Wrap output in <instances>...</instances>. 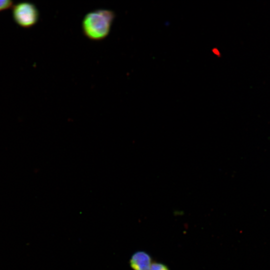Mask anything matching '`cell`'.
I'll return each instance as SVG.
<instances>
[{"label": "cell", "instance_id": "cell-2", "mask_svg": "<svg viewBox=\"0 0 270 270\" xmlns=\"http://www.w3.org/2000/svg\"><path fill=\"white\" fill-rule=\"evenodd\" d=\"M12 18L16 23L24 28L35 25L39 20V12L36 5L28 2H22L12 7Z\"/></svg>", "mask_w": 270, "mask_h": 270}, {"label": "cell", "instance_id": "cell-5", "mask_svg": "<svg viewBox=\"0 0 270 270\" xmlns=\"http://www.w3.org/2000/svg\"><path fill=\"white\" fill-rule=\"evenodd\" d=\"M13 2L10 0H0V12L5 10L12 8Z\"/></svg>", "mask_w": 270, "mask_h": 270}, {"label": "cell", "instance_id": "cell-6", "mask_svg": "<svg viewBox=\"0 0 270 270\" xmlns=\"http://www.w3.org/2000/svg\"><path fill=\"white\" fill-rule=\"evenodd\" d=\"M213 53L215 54L216 56H220V54L219 52V50L216 48H214L212 50Z\"/></svg>", "mask_w": 270, "mask_h": 270}, {"label": "cell", "instance_id": "cell-4", "mask_svg": "<svg viewBox=\"0 0 270 270\" xmlns=\"http://www.w3.org/2000/svg\"><path fill=\"white\" fill-rule=\"evenodd\" d=\"M150 270H170L165 264L158 262H153Z\"/></svg>", "mask_w": 270, "mask_h": 270}, {"label": "cell", "instance_id": "cell-1", "mask_svg": "<svg viewBox=\"0 0 270 270\" xmlns=\"http://www.w3.org/2000/svg\"><path fill=\"white\" fill-rule=\"evenodd\" d=\"M115 16V13L108 9H98L88 12L82 24L84 36L92 40L104 39L110 31Z\"/></svg>", "mask_w": 270, "mask_h": 270}, {"label": "cell", "instance_id": "cell-3", "mask_svg": "<svg viewBox=\"0 0 270 270\" xmlns=\"http://www.w3.org/2000/svg\"><path fill=\"white\" fill-rule=\"evenodd\" d=\"M153 262L151 256L144 250L134 252L129 259L128 264L132 270H150Z\"/></svg>", "mask_w": 270, "mask_h": 270}]
</instances>
